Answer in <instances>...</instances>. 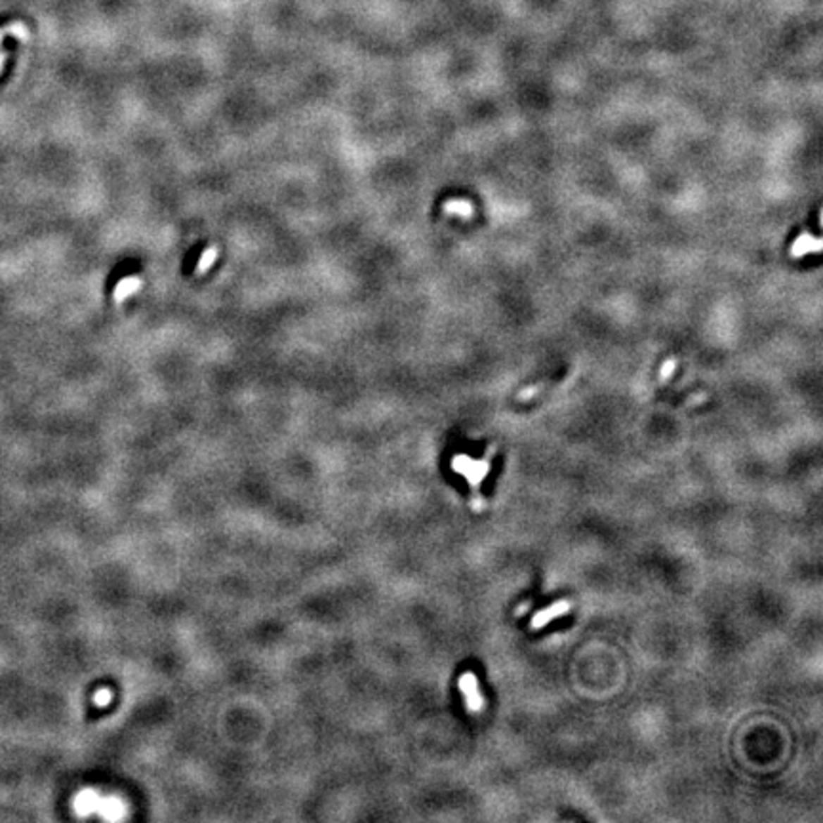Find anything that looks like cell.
Listing matches in <instances>:
<instances>
[{
  "label": "cell",
  "instance_id": "6da1fadb",
  "mask_svg": "<svg viewBox=\"0 0 823 823\" xmlns=\"http://www.w3.org/2000/svg\"><path fill=\"white\" fill-rule=\"evenodd\" d=\"M73 804L80 817L97 816L107 822H120L128 816V804L124 798L116 795H101L97 789H82Z\"/></svg>",
  "mask_w": 823,
  "mask_h": 823
},
{
  "label": "cell",
  "instance_id": "7a4b0ae2",
  "mask_svg": "<svg viewBox=\"0 0 823 823\" xmlns=\"http://www.w3.org/2000/svg\"><path fill=\"white\" fill-rule=\"evenodd\" d=\"M459 690H462V694L465 695V701H467L469 711L481 713L484 707V700L483 695H481V692H478V682H476V676L473 675V673H465V675H462V679H459Z\"/></svg>",
  "mask_w": 823,
  "mask_h": 823
},
{
  "label": "cell",
  "instance_id": "3957f363",
  "mask_svg": "<svg viewBox=\"0 0 823 823\" xmlns=\"http://www.w3.org/2000/svg\"><path fill=\"white\" fill-rule=\"evenodd\" d=\"M488 467H490L488 463L471 462L467 456H459L454 459V469L459 471L462 475L467 476V478H469V483L473 484V486H476V484L481 483L484 476H486V473H488Z\"/></svg>",
  "mask_w": 823,
  "mask_h": 823
},
{
  "label": "cell",
  "instance_id": "277c9868",
  "mask_svg": "<svg viewBox=\"0 0 823 823\" xmlns=\"http://www.w3.org/2000/svg\"><path fill=\"white\" fill-rule=\"evenodd\" d=\"M142 286H143V278L137 277V275H135V277L123 278V280H120V283L115 286V292H113V299H115L116 303L126 302L130 296L137 294V292L142 290Z\"/></svg>",
  "mask_w": 823,
  "mask_h": 823
},
{
  "label": "cell",
  "instance_id": "5b68a950",
  "mask_svg": "<svg viewBox=\"0 0 823 823\" xmlns=\"http://www.w3.org/2000/svg\"><path fill=\"white\" fill-rule=\"evenodd\" d=\"M570 612V602H566V600H562V602H557V605L549 606V608H543V610L538 614V616L532 619V629H541L543 625L549 624L551 619H555V617H560L564 616V614H568Z\"/></svg>",
  "mask_w": 823,
  "mask_h": 823
},
{
  "label": "cell",
  "instance_id": "8992f818",
  "mask_svg": "<svg viewBox=\"0 0 823 823\" xmlns=\"http://www.w3.org/2000/svg\"><path fill=\"white\" fill-rule=\"evenodd\" d=\"M218 256H219V250L216 248V246H212V248H208V250H204V254L200 256L199 264H197V269H194V273L197 275H204L206 271L210 269L216 261H218Z\"/></svg>",
  "mask_w": 823,
  "mask_h": 823
},
{
  "label": "cell",
  "instance_id": "52a82bcc",
  "mask_svg": "<svg viewBox=\"0 0 823 823\" xmlns=\"http://www.w3.org/2000/svg\"><path fill=\"white\" fill-rule=\"evenodd\" d=\"M94 701H96V705H99V707H105L107 703L111 701V692L107 688H101L97 690L96 698H94Z\"/></svg>",
  "mask_w": 823,
  "mask_h": 823
},
{
  "label": "cell",
  "instance_id": "ba28073f",
  "mask_svg": "<svg viewBox=\"0 0 823 823\" xmlns=\"http://www.w3.org/2000/svg\"><path fill=\"white\" fill-rule=\"evenodd\" d=\"M8 32H12L13 37H20V39H25L27 32H25V27L21 25V23H16V25H10L6 29Z\"/></svg>",
  "mask_w": 823,
  "mask_h": 823
},
{
  "label": "cell",
  "instance_id": "9c48e42d",
  "mask_svg": "<svg viewBox=\"0 0 823 823\" xmlns=\"http://www.w3.org/2000/svg\"><path fill=\"white\" fill-rule=\"evenodd\" d=\"M4 61H6V54H0V71H2V67H4Z\"/></svg>",
  "mask_w": 823,
  "mask_h": 823
},
{
  "label": "cell",
  "instance_id": "30bf717a",
  "mask_svg": "<svg viewBox=\"0 0 823 823\" xmlns=\"http://www.w3.org/2000/svg\"><path fill=\"white\" fill-rule=\"evenodd\" d=\"M0 40H2V31H0Z\"/></svg>",
  "mask_w": 823,
  "mask_h": 823
}]
</instances>
